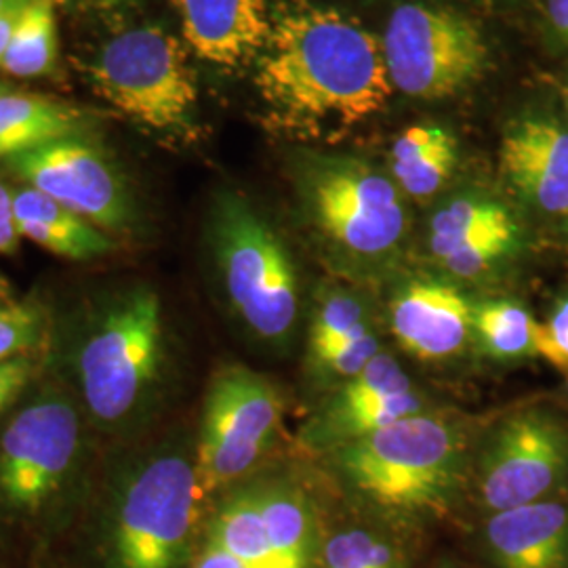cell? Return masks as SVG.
I'll list each match as a JSON object with an SVG mask.
<instances>
[{"label": "cell", "instance_id": "83f0119b", "mask_svg": "<svg viewBox=\"0 0 568 568\" xmlns=\"http://www.w3.org/2000/svg\"><path fill=\"white\" fill-rule=\"evenodd\" d=\"M41 335V316L34 307H0V363L21 356L37 344Z\"/></svg>", "mask_w": 568, "mask_h": 568}, {"label": "cell", "instance_id": "ab89813d", "mask_svg": "<svg viewBox=\"0 0 568 568\" xmlns=\"http://www.w3.org/2000/svg\"><path fill=\"white\" fill-rule=\"evenodd\" d=\"M32 0H0V16L9 13V11H18V9H26Z\"/></svg>", "mask_w": 568, "mask_h": 568}, {"label": "cell", "instance_id": "ba28073f", "mask_svg": "<svg viewBox=\"0 0 568 568\" xmlns=\"http://www.w3.org/2000/svg\"><path fill=\"white\" fill-rule=\"evenodd\" d=\"M199 499L196 469L187 459L164 455L143 466L116 516V568H178Z\"/></svg>", "mask_w": 568, "mask_h": 568}, {"label": "cell", "instance_id": "bcb514c9", "mask_svg": "<svg viewBox=\"0 0 568 568\" xmlns=\"http://www.w3.org/2000/svg\"><path fill=\"white\" fill-rule=\"evenodd\" d=\"M325 568H335V567H326V565H325Z\"/></svg>", "mask_w": 568, "mask_h": 568}, {"label": "cell", "instance_id": "277c9868", "mask_svg": "<svg viewBox=\"0 0 568 568\" xmlns=\"http://www.w3.org/2000/svg\"><path fill=\"white\" fill-rule=\"evenodd\" d=\"M213 244L244 325L265 342H283L297 318V278L274 230L243 199L225 194L213 209Z\"/></svg>", "mask_w": 568, "mask_h": 568}, {"label": "cell", "instance_id": "52a82bcc", "mask_svg": "<svg viewBox=\"0 0 568 568\" xmlns=\"http://www.w3.org/2000/svg\"><path fill=\"white\" fill-rule=\"evenodd\" d=\"M281 415V394L255 371L225 366L213 377L194 466L201 497L234 483L257 464Z\"/></svg>", "mask_w": 568, "mask_h": 568}, {"label": "cell", "instance_id": "8d00e7d4", "mask_svg": "<svg viewBox=\"0 0 568 568\" xmlns=\"http://www.w3.org/2000/svg\"><path fill=\"white\" fill-rule=\"evenodd\" d=\"M549 20L568 41V0H549Z\"/></svg>", "mask_w": 568, "mask_h": 568}, {"label": "cell", "instance_id": "44dd1931", "mask_svg": "<svg viewBox=\"0 0 568 568\" xmlns=\"http://www.w3.org/2000/svg\"><path fill=\"white\" fill-rule=\"evenodd\" d=\"M209 539L244 568H284L270 544L257 490H244L227 499L211 525Z\"/></svg>", "mask_w": 568, "mask_h": 568}, {"label": "cell", "instance_id": "484cf974", "mask_svg": "<svg viewBox=\"0 0 568 568\" xmlns=\"http://www.w3.org/2000/svg\"><path fill=\"white\" fill-rule=\"evenodd\" d=\"M361 325H365L363 304L342 293L331 295L325 304L321 305L310 333V347L316 363L328 352H333L337 345L344 344Z\"/></svg>", "mask_w": 568, "mask_h": 568}, {"label": "cell", "instance_id": "836d02e7", "mask_svg": "<svg viewBox=\"0 0 568 568\" xmlns=\"http://www.w3.org/2000/svg\"><path fill=\"white\" fill-rule=\"evenodd\" d=\"M192 568H244L234 556H230L224 548H220L215 541L209 539V546L204 548L199 560Z\"/></svg>", "mask_w": 568, "mask_h": 568}, {"label": "cell", "instance_id": "e0dca14e", "mask_svg": "<svg viewBox=\"0 0 568 568\" xmlns=\"http://www.w3.org/2000/svg\"><path fill=\"white\" fill-rule=\"evenodd\" d=\"M13 220L21 239L63 260L87 262L112 251V241L98 225L89 224L34 187L13 192Z\"/></svg>", "mask_w": 568, "mask_h": 568}, {"label": "cell", "instance_id": "4316f807", "mask_svg": "<svg viewBox=\"0 0 568 568\" xmlns=\"http://www.w3.org/2000/svg\"><path fill=\"white\" fill-rule=\"evenodd\" d=\"M326 567L396 568V556L386 541L366 530H344L328 539Z\"/></svg>", "mask_w": 568, "mask_h": 568}, {"label": "cell", "instance_id": "7c38bea8", "mask_svg": "<svg viewBox=\"0 0 568 568\" xmlns=\"http://www.w3.org/2000/svg\"><path fill=\"white\" fill-rule=\"evenodd\" d=\"M79 448V415L61 398L26 406L0 438V490L11 506L37 508L55 493Z\"/></svg>", "mask_w": 568, "mask_h": 568}, {"label": "cell", "instance_id": "f35d334b", "mask_svg": "<svg viewBox=\"0 0 568 568\" xmlns=\"http://www.w3.org/2000/svg\"><path fill=\"white\" fill-rule=\"evenodd\" d=\"M82 2L98 11H114V9H121L122 4L129 0H82Z\"/></svg>", "mask_w": 568, "mask_h": 568}, {"label": "cell", "instance_id": "74e56055", "mask_svg": "<svg viewBox=\"0 0 568 568\" xmlns=\"http://www.w3.org/2000/svg\"><path fill=\"white\" fill-rule=\"evenodd\" d=\"M13 215V192L0 183V217Z\"/></svg>", "mask_w": 568, "mask_h": 568}, {"label": "cell", "instance_id": "b9f144b4", "mask_svg": "<svg viewBox=\"0 0 568 568\" xmlns=\"http://www.w3.org/2000/svg\"><path fill=\"white\" fill-rule=\"evenodd\" d=\"M4 93H9V91H7V87H2V84H0V98H2Z\"/></svg>", "mask_w": 568, "mask_h": 568}, {"label": "cell", "instance_id": "ffe728a7", "mask_svg": "<svg viewBox=\"0 0 568 568\" xmlns=\"http://www.w3.org/2000/svg\"><path fill=\"white\" fill-rule=\"evenodd\" d=\"M520 227L504 204L485 199H457L443 206L429 225L432 253L443 262L450 253L471 244L518 243Z\"/></svg>", "mask_w": 568, "mask_h": 568}, {"label": "cell", "instance_id": "6da1fadb", "mask_svg": "<svg viewBox=\"0 0 568 568\" xmlns=\"http://www.w3.org/2000/svg\"><path fill=\"white\" fill-rule=\"evenodd\" d=\"M255 87L276 121L305 133L366 121L394 89L384 42L335 9L302 2L272 20Z\"/></svg>", "mask_w": 568, "mask_h": 568}, {"label": "cell", "instance_id": "cb8c5ba5", "mask_svg": "<svg viewBox=\"0 0 568 568\" xmlns=\"http://www.w3.org/2000/svg\"><path fill=\"white\" fill-rule=\"evenodd\" d=\"M537 321L511 300H487L474 305V335L490 358L518 361L537 356Z\"/></svg>", "mask_w": 568, "mask_h": 568}, {"label": "cell", "instance_id": "7402d4cb", "mask_svg": "<svg viewBox=\"0 0 568 568\" xmlns=\"http://www.w3.org/2000/svg\"><path fill=\"white\" fill-rule=\"evenodd\" d=\"M58 21L51 0H32L16 26L0 70L18 79L44 77L58 61Z\"/></svg>", "mask_w": 568, "mask_h": 568}, {"label": "cell", "instance_id": "7a4b0ae2", "mask_svg": "<svg viewBox=\"0 0 568 568\" xmlns=\"http://www.w3.org/2000/svg\"><path fill=\"white\" fill-rule=\"evenodd\" d=\"M337 464L384 508H438L457 480L462 440L445 419L417 413L339 447Z\"/></svg>", "mask_w": 568, "mask_h": 568}, {"label": "cell", "instance_id": "f546056e", "mask_svg": "<svg viewBox=\"0 0 568 568\" xmlns=\"http://www.w3.org/2000/svg\"><path fill=\"white\" fill-rule=\"evenodd\" d=\"M537 356L568 373V295L560 297L546 323L537 325Z\"/></svg>", "mask_w": 568, "mask_h": 568}, {"label": "cell", "instance_id": "d590c367", "mask_svg": "<svg viewBox=\"0 0 568 568\" xmlns=\"http://www.w3.org/2000/svg\"><path fill=\"white\" fill-rule=\"evenodd\" d=\"M21 13H23V9L9 11V13H2V16H0V60H2V55L7 53V47H9L11 37H13V32H16V26H18V21H20Z\"/></svg>", "mask_w": 568, "mask_h": 568}, {"label": "cell", "instance_id": "ac0fdd59", "mask_svg": "<svg viewBox=\"0 0 568 568\" xmlns=\"http://www.w3.org/2000/svg\"><path fill=\"white\" fill-rule=\"evenodd\" d=\"M89 121L91 116L72 103L34 93H4L0 98V161L81 135Z\"/></svg>", "mask_w": 568, "mask_h": 568}, {"label": "cell", "instance_id": "8fae6325", "mask_svg": "<svg viewBox=\"0 0 568 568\" xmlns=\"http://www.w3.org/2000/svg\"><path fill=\"white\" fill-rule=\"evenodd\" d=\"M568 474V434L544 410L509 417L493 434L480 466V495L488 509L544 501Z\"/></svg>", "mask_w": 568, "mask_h": 568}, {"label": "cell", "instance_id": "d6986e66", "mask_svg": "<svg viewBox=\"0 0 568 568\" xmlns=\"http://www.w3.org/2000/svg\"><path fill=\"white\" fill-rule=\"evenodd\" d=\"M417 413H424V400L415 387L358 403H342L333 398L318 417L312 419L307 440L316 447H344Z\"/></svg>", "mask_w": 568, "mask_h": 568}, {"label": "cell", "instance_id": "d6a6232c", "mask_svg": "<svg viewBox=\"0 0 568 568\" xmlns=\"http://www.w3.org/2000/svg\"><path fill=\"white\" fill-rule=\"evenodd\" d=\"M32 377V363L26 356H16L0 363V410L9 405Z\"/></svg>", "mask_w": 568, "mask_h": 568}, {"label": "cell", "instance_id": "7bdbcfd3", "mask_svg": "<svg viewBox=\"0 0 568 568\" xmlns=\"http://www.w3.org/2000/svg\"><path fill=\"white\" fill-rule=\"evenodd\" d=\"M51 2H65V0H51Z\"/></svg>", "mask_w": 568, "mask_h": 568}, {"label": "cell", "instance_id": "9a60e30c", "mask_svg": "<svg viewBox=\"0 0 568 568\" xmlns=\"http://www.w3.org/2000/svg\"><path fill=\"white\" fill-rule=\"evenodd\" d=\"M392 331L419 361L457 354L474 331V304L443 283H413L394 300Z\"/></svg>", "mask_w": 568, "mask_h": 568}, {"label": "cell", "instance_id": "5bb4252c", "mask_svg": "<svg viewBox=\"0 0 568 568\" xmlns=\"http://www.w3.org/2000/svg\"><path fill=\"white\" fill-rule=\"evenodd\" d=\"M182 23L183 41L201 60L234 68L260 51L272 34L265 0H169Z\"/></svg>", "mask_w": 568, "mask_h": 568}, {"label": "cell", "instance_id": "9c48e42d", "mask_svg": "<svg viewBox=\"0 0 568 568\" xmlns=\"http://www.w3.org/2000/svg\"><path fill=\"white\" fill-rule=\"evenodd\" d=\"M307 201L326 236L356 255H382L403 239L405 209L396 185L365 164L316 166Z\"/></svg>", "mask_w": 568, "mask_h": 568}, {"label": "cell", "instance_id": "8992f818", "mask_svg": "<svg viewBox=\"0 0 568 568\" xmlns=\"http://www.w3.org/2000/svg\"><path fill=\"white\" fill-rule=\"evenodd\" d=\"M392 87L417 100H445L478 81L487 68L483 34L471 21L447 9L400 4L384 37Z\"/></svg>", "mask_w": 568, "mask_h": 568}, {"label": "cell", "instance_id": "e575fe53", "mask_svg": "<svg viewBox=\"0 0 568 568\" xmlns=\"http://www.w3.org/2000/svg\"><path fill=\"white\" fill-rule=\"evenodd\" d=\"M21 234L13 215L0 217V253H13L20 246Z\"/></svg>", "mask_w": 568, "mask_h": 568}, {"label": "cell", "instance_id": "60d3db41", "mask_svg": "<svg viewBox=\"0 0 568 568\" xmlns=\"http://www.w3.org/2000/svg\"><path fill=\"white\" fill-rule=\"evenodd\" d=\"M7 291V283L2 281V276H0V293H4Z\"/></svg>", "mask_w": 568, "mask_h": 568}, {"label": "cell", "instance_id": "d4e9b609", "mask_svg": "<svg viewBox=\"0 0 568 568\" xmlns=\"http://www.w3.org/2000/svg\"><path fill=\"white\" fill-rule=\"evenodd\" d=\"M455 164H457V142L450 133H447L419 159L392 166V169H394V178L398 180L406 194H410L413 199H427L448 182Z\"/></svg>", "mask_w": 568, "mask_h": 568}, {"label": "cell", "instance_id": "30bf717a", "mask_svg": "<svg viewBox=\"0 0 568 568\" xmlns=\"http://www.w3.org/2000/svg\"><path fill=\"white\" fill-rule=\"evenodd\" d=\"M4 163L28 187L100 230H122L131 220V196L121 171L82 133L44 143Z\"/></svg>", "mask_w": 568, "mask_h": 568}, {"label": "cell", "instance_id": "f6af8a7d", "mask_svg": "<svg viewBox=\"0 0 568 568\" xmlns=\"http://www.w3.org/2000/svg\"><path fill=\"white\" fill-rule=\"evenodd\" d=\"M567 227H568V213H567Z\"/></svg>", "mask_w": 568, "mask_h": 568}, {"label": "cell", "instance_id": "4fadbf2b", "mask_svg": "<svg viewBox=\"0 0 568 568\" xmlns=\"http://www.w3.org/2000/svg\"><path fill=\"white\" fill-rule=\"evenodd\" d=\"M501 171L528 203L546 213H568V129L548 119H525L506 131Z\"/></svg>", "mask_w": 568, "mask_h": 568}, {"label": "cell", "instance_id": "603a6c76", "mask_svg": "<svg viewBox=\"0 0 568 568\" xmlns=\"http://www.w3.org/2000/svg\"><path fill=\"white\" fill-rule=\"evenodd\" d=\"M270 544L284 568H310L312 518L305 499L291 487L257 490Z\"/></svg>", "mask_w": 568, "mask_h": 568}, {"label": "cell", "instance_id": "7dc6e473", "mask_svg": "<svg viewBox=\"0 0 568 568\" xmlns=\"http://www.w3.org/2000/svg\"><path fill=\"white\" fill-rule=\"evenodd\" d=\"M567 103H568V100H567Z\"/></svg>", "mask_w": 568, "mask_h": 568}, {"label": "cell", "instance_id": "4dcf8cb0", "mask_svg": "<svg viewBox=\"0 0 568 568\" xmlns=\"http://www.w3.org/2000/svg\"><path fill=\"white\" fill-rule=\"evenodd\" d=\"M518 243L508 241H493V243L471 244L466 248H459L443 260L447 270L464 278H474L483 272L490 270L497 262L508 257Z\"/></svg>", "mask_w": 568, "mask_h": 568}, {"label": "cell", "instance_id": "f1b7e54d", "mask_svg": "<svg viewBox=\"0 0 568 568\" xmlns=\"http://www.w3.org/2000/svg\"><path fill=\"white\" fill-rule=\"evenodd\" d=\"M379 339L371 328L365 325L358 326L352 337H347L344 344L337 345L333 352H328L318 361V365L331 371L337 377L352 379L365 368L377 354H379Z\"/></svg>", "mask_w": 568, "mask_h": 568}, {"label": "cell", "instance_id": "3957f363", "mask_svg": "<svg viewBox=\"0 0 568 568\" xmlns=\"http://www.w3.org/2000/svg\"><path fill=\"white\" fill-rule=\"evenodd\" d=\"M84 72L103 102L145 129L180 131L192 121L199 89L187 53L159 26H138L112 37Z\"/></svg>", "mask_w": 568, "mask_h": 568}, {"label": "cell", "instance_id": "ee69618b", "mask_svg": "<svg viewBox=\"0 0 568 568\" xmlns=\"http://www.w3.org/2000/svg\"><path fill=\"white\" fill-rule=\"evenodd\" d=\"M567 392H568V375H567Z\"/></svg>", "mask_w": 568, "mask_h": 568}, {"label": "cell", "instance_id": "1f68e13d", "mask_svg": "<svg viewBox=\"0 0 568 568\" xmlns=\"http://www.w3.org/2000/svg\"><path fill=\"white\" fill-rule=\"evenodd\" d=\"M447 133L448 131H445V129L429 126V124L408 126L405 133L394 143L392 166L410 163V161L419 159L422 154H426L427 150H432L436 143L440 142Z\"/></svg>", "mask_w": 568, "mask_h": 568}, {"label": "cell", "instance_id": "5b68a950", "mask_svg": "<svg viewBox=\"0 0 568 568\" xmlns=\"http://www.w3.org/2000/svg\"><path fill=\"white\" fill-rule=\"evenodd\" d=\"M163 345V307L154 291L126 293L103 314L79 354L82 394L95 419L114 424L140 403Z\"/></svg>", "mask_w": 568, "mask_h": 568}, {"label": "cell", "instance_id": "2e32d148", "mask_svg": "<svg viewBox=\"0 0 568 568\" xmlns=\"http://www.w3.org/2000/svg\"><path fill=\"white\" fill-rule=\"evenodd\" d=\"M487 544L499 568H568V506L544 499L495 511Z\"/></svg>", "mask_w": 568, "mask_h": 568}]
</instances>
